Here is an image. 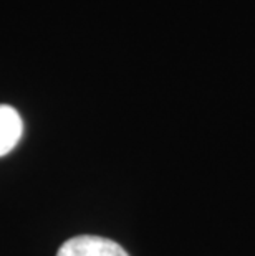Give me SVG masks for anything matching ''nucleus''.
Returning <instances> with one entry per match:
<instances>
[{
	"label": "nucleus",
	"mask_w": 255,
	"mask_h": 256,
	"mask_svg": "<svg viewBox=\"0 0 255 256\" xmlns=\"http://www.w3.org/2000/svg\"><path fill=\"white\" fill-rule=\"evenodd\" d=\"M57 256H129L124 248L108 238L81 235L65 242Z\"/></svg>",
	"instance_id": "f257e3e1"
},
{
	"label": "nucleus",
	"mask_w": 255,
	"mask_h": 256,
	"mask_svg": "<svg viewBox=\"0 0 255 256\" xmlns=\"http://www.w3.org/2000/svg\"><path fill=\"white\" fill-rule=\"evenodd\" d=\"M24 132V122L12 106L0 104V157L9 154Z\"/></svg>",
	"instance_id": "f03ea898"
}]
</instances>
